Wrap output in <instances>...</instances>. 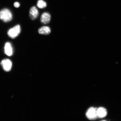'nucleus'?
Masks as SVG:
<instances>
[{
    "mask_svg": "<svg viewBox=\"0 0 121 121\" xmlns=\"http://www.w3.org/2000/svg\"><path fill=\"white\" fill-rule=\"evenodd\" d=\"M13 19V15L8 9H4L0 11V19L4 22H10Z\"/></svg>",
    "mask_w": 121,
    "mask_h": 121,
    "instance_id": "f257e3e1",
    "label": "nucleus"
},
{
    "mask_svg": "<svg viewBox=\"0 0 121 121\" xmlns=\"http://www.w3.org/2000/svg\"><path fill=\"white\" fill-rule=\"evenodd\" d=\"M21 31L20 26L17 25L9 30L8 31L7 34L10 38L14 39L19 35Z\"/></svg>",
    "mask_w": 121,
    "mask_h": 121,
    "instance_id": "f03ea898",
    "label": "nucleus"
},
{
    "mask_svg": "<svg viewBox=\"0 0 121 121\" xmlns=\"http://www.w3.org/2000/svg\"><path fill=\"white\" fill-rule=\"evenodd\" d=\"M86 116L89 119L93 120L98 117L97 110L93 107H91L87 110Z\"/></svg>",
    "mask_w": 121,
    "mask_h": 121,
    "instance_id": "7ed1b4c3",
    "label": "nucleus"
},
{
    "mask_svg": "<svg viewBox=\"0 0 121 121\" xmlns=\"http://www.w3.org/2000/svg\"><path fill=\"white\" fill-rule=\"evenodd\" d=\"M3 69L6 72H9L11 69L12 63L11 60L8 59H5L1 61V63Z\"/></svg>",
    "mask_w": 121,
    "mask_h": 121,
    "instance_id": "20e7f679",
    "label": "nucleus"
},
{
    "mask_svg": "<svg viewBox=\"0 0 121 121\" xmlns=\"http://www.w3.org/2000/svg\"><path fill=\"white\" fill-rule=\"evenodd\" d=\"M4 52L8 56H11L13 54V50L12 45L9 42H6L4 47Z\"/></svg>",
    "mask_w": 121,
    "mask_h": 121,
    "instance_id": "39448f33",
    "label": "nucleus"
},
{
    "mask_svg": "<svg viewBox=\"0 0 121 121\" xmlns=\"http://www.w3.org/2000/svg\"><path fill=\"white\" fill-rule=\"evenodd\" d=\"M39 15V12L37 8L33 6L31 7L30 10V17L32 20L37 18Z\"/></svg>",
    "mask_w": 121,
    "mask_h": 121,
    "instance_id": "423d86ee",
    "label": "nucleus"
},
{
    "mask_svg": "<svg viewBox=\"0 0 121 121\" xmlns=\"http://www.w3.org/2000/svg\"><path fill=\"white\" fill-rule=\"evenodd\" d=\"M51 16L49 13L45 12L42 13L40 20L42 23L46 24L49 23L51 20Z\"/></svg>",
    "mask_w": 121,
    "mask_h": 121,
    "instance_id": "0eeeda50",
    "label": "nucleus"
},
{
    "mask_svg": "<svg viewBox=\"0 0 121 121\" xmlns=\"http://www.w3.org/2000/svg\"><path fill=\"white\" fill-rule=\"evenodd\" d=\"M51 29L48 26H43L39 29V33L41 35H48L51 32Z\"/></svg>",
    "mask_w": 121,
    "mask_h": 121,
    "instance_id": "6e6552de",
    "label": "nucleus"
},
{
    "mask_svg": "<svg viewBox=\"0 0 121 121\" xmlns=\"http://www.w3.org/2000/svg\"><path fill=\"white\" fill-rule=\"evenodd\" d=\"M98 117L99 118H103L107 115V112L106 110L103 107H100L97 110Z\"/></svg>",
    "mask_w": 121,
    "mask_h": 121,
    "instance_id": "1a4fd4ad",
    "label": "nucleus"
},
{
    "mask_svg": "<svg viewBox=\"0 0 121 121\" xmlns=\"http://www.w3.org/2000/svg\"><path fill=\"white\" fill-rule=\"evenodd\" d=\"M47 6L46 3L43 0H39L37 3V6L40 9H43Z\"/></svg>",
    "mask_w": 121,
    "mask_h": 121,
    "instance_id": "9d476101",
    "label": "nucleus"
},
{
    "mask_svg": "<svg viewBox=\"0 0 121 121\" xmlns=\"http://www.w3.org/2000/svg\"><path fill=\"white\" fill-rule=\"evenodd\" d=\"M14 6L16 8H18L19 7L20 4L18 2H15L14 4Z\"/></svg>",
    "mask_w": 121,
    "mask_h": 121,
    "instance_id": "9b49d317",
    "label": "nucleus"
}]
</instances>
